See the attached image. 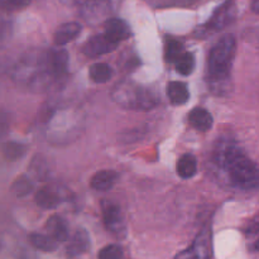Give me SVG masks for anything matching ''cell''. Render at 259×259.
I'll list each match as a JSON object with an SVG mask.
<instances>
[{
  "mask_svg": "<svg viewBox=\"0 0 259 259\" xmlns=\"http://www.w3.org/2000/svg\"><path fill=\"white\" fill-rule=\"evenodd\" d=\"M215 161L228 175L234 187L240 190L259 189V163L252 161L235 143H222L215 152Z\"/></svg>",
  "mask_w": 259,
  "mask_h": 259,
  "instance_id": "1",
  "label": "cell"
},
{
  "mask_svg": "<svg viewBox=\"0 0 259 259\" xmlns=\"http://www.w3.org/2000/svg\"><path fill=\"white\" fill-rule=\"evenodd\" d=\"M237 42L232 34L220 38L212 47L207 65L210 89L217 94H225L230 82V70L234 61Z\"/></svg>",
  "mask_w": 259,
  "mask_h": 259,
  "instance_id": "2",
  "label": "cell"
},
{
  "mask_svg": "<svg viewBox=\"0 0 259 259\" xmlns=\"http://www.w3.org/2000/svg\"><path fill=\"white\" fill-rule=\"evenodd\" d=\"M111 98L120 106L136 110H149L158 104L153 90L134 82H121L111 91Z\"/></svg>",
  "mask_w": 259,
  "mask_h": 259,
  "instance_id": "3",
  "label": "cell"
},
{
  "mask_svg": "<svg viewBox=\"0 0 259 259\" xmlns=\"http://www.w3.org/2000/svg\"><path fill=\"white\" fill-rule=\"evenodd\" d=\"M101 206H103L104 224L106 229L116 237H124L126 232L125 220L121 214L120 207L110 201H104Z\"/></svg>",
  "mask_w": 259,
  "mask_h": 259,
  "instance_id": "4",
  "label": "cell"
},
{
  "mask_svg": "<svg viewBox=\"0 0 259 259\" xmlns=\"http://www.w3.org/2000/svg\"><path fill=\"white\" fill-rule=\"evenodd\" d=\"M118 45L119 43L111 40L106 34H98L94 35L83 45L82 53L88 57H98V56L114 51L118 47Z\"/></svg>",
  "mask_w": 259,
  "mask_h": 259,
  "instance_id": "5",
  "label": "cell"
},
{
  "mask_svg": "<svg viewBox=\"0 0 259 259\" xmlns=\"http://www.w3.org/2000/svg\"><path fill=\"white\" fill-rule=\"evenodd\" d=\"M235 15V4L234 0H228L225 4H223L217 12L214 13L211 19L209 20L204 29H209L210 32H217L223 29L227 24H229Z\"/></svg>",
  "mask_w": 259,
  "mask_h": 259,
  "instance_id": "6",
  "label": "cell"
},
{
  "mask_svg": "<svg viewBox=\"0 0 259 259\" xmlns=\"http://www.w3.org/2000/svg\"><path fill=\"white\" fill-rule=\"evenodd\" d=\"M104 34L108 35L111 40L119 43L126 39L131 35V28L121 19H109L104 25Z\"/></svg>",
  "mask_w": 259,
  "mask_h": 259,
  "instance_id": "7",
  "label": "cell"
},
{
  "mask_svg": "<svg viewBox=\"0 0 259 259\" xmlns=\"http://www.w3.org/2000/svg\"><path fill=\"white\" fill-rule=\"evenodd\" d=\"M63 196L57 189L43 187L35 194V202L42 209H53L62 202Z\"/></svg>",
  "mask_w": 259,
  "mask_h": 259,
  "instance_id": "8",
  "label": "cell"
},
{
  "mask_svg": "<svg viewBox=\"0 0 259 259\" xmlns=\"http://www.w3.org/2000/svg\"><path fill=\"white\" fill-rule=\"evenodd\" d=\"M47 233L57 242H66L68 239V225L60 215H52L46 224Z\"/></svg>",
  "mask_w": 259,
  "mask_h": 259,
  "instance_id": "9",
  "label": "cell"
},
{
  "mask_svg": "<svg viewBox=\"0 0 259 259\" xmlns=\"http://www.w3.org/2000/svg\"><path fill=\"white\" fill-rule=\"evenodd\" d=\"M90 248V238L85 230L80 229L72 235L70 243L67 245V254L71 257H77V255L86 253Z\"/></svg>",
  "mask_w": 259,
  "mask_h": 259,
  "instance_id": "10",
  "label": "cell"
},
{
  "mask_svg": "<svg viewBox=\"0 0 259 259\" xmlns=\"http://www.w3.org/2000/svg\"><path fill=\"white\" fill-rule=\"evenodd\" d=\"M118 174L115 171L104 169V171H100L94 175L90 185L96 191H108V190H110L115 185V182L118 181Z\"/></svg>",
  "mask_w": 259,
  "mask_h": 259,
  "instance_id": "11",
  "label": "cell"
},
{
  "mask_svg": "<svg viewBox=\"0 0 259 259\" xmlns=\"http://www.w3.org/2000/svg\"><path fill=\"white\" fill-rule=\"evenodd\" d=\"M81 32V25L76 22H68L60 25L55 32V43L57 46L67 45L68 42L75 39Z\"/></svg>",
  "mask_w": 259,
  "mask_h": 259,
  "instance_id": "12",
  "label": "cell"
},
{
  "mask_svg": "<svg viewBox=\"0 0 259 259\" xmlns=\"http://www.w3.org/2000/svg\"><path fill=\"white\" fill-rule=\"evenodd\" d=\"M167 96L174 105H184L190 99L187 85L180 81H172L167 85Z\"/></svg>",
  "mask_w": 259,
  "mask_h": 259,
  "instance_id": "13",
  "label": "cell"
},
{
  "mask_svg": "<svg viewBox=\"0 0 259 259\" xmlns=\"http://www.w3.org/2000/svg\"><path fill=\"white\" fill-rule=\"evenodd\" d=\"M190 124L199 132H207L212 126V116L206 109L195 108L190 113Z\"/></svg>",
  "mask_w": 259,
  "mask_h": 259,
  "instance_id": "14",
  "label": "cell"
},
{
  "mask_svg": "<svg viewBox=\"0 0 259 259\" xmlns=\"http://www.w3.org/2000/svg\"><path fill=\"white\" fill-rule=\"evenodd\" d=\"M29 242L37 249L43 250V252H53V250L57 249L58 242L55 238L51 237L50 234H39V233H32L29 235Z\"/></svg>",
  "mask_w": 259,
  "mask_h": 259,
  "instance_id": "15",
  "label": "cell"
},
{
  "mask_svg": "<svg viewBox=\"0 0 259 259\" xmlns=\"http://www.w3.org/2000/svg\"><path fill=\"white\" fill-rule=\"evenodd\" d=\"M177 174L182 179H191L196 175L197 162L192 154H184L177 162Z\"/></svg>",
  "mask_w": 259,
  "mask_h": 259,
  "instance_id": "16",
  "label": "cell"
},
{
  "mask_svg": "<svg viewBox=\"0 0 259 259\" xmlns=\"http://www.w3.org/2000/svg\"><path fill=\"white\" fill-rule=\"evenodd\" d=\"M113 68L108 63H94L89 70V76L96 83H105L113 77Z\"/></svg>",
  "mask_w": 259,
  "mask_h": 259,
  "instance_id": "17",
  "label": "cell"
},
{
  "mask_svg": "<svg viewBox=\"0 0 259 259\" xmlns=\"http://www.w3.org/2000/svg\"><path fill=\"white\" fill-rule=\"evenodd\" d=\"M27 152V147L18 142H5L2 147V153L5 159L13 162L22 158Z\"/></svg>",
  "mask_w": 259,
  "mask_h": 259,
  "instance_id": "18",
  "label": "cell"
},
{
  "mask_svg": "<svg viewBox=\"0 0 259 259\" xmlns=\"http://www.w3.org/2000/svg\"><path fill=\"white\" fill-rule=\"evenodd\" d=\"M175 65H176V70L179 73H181V75L184 76L191 75L192 71H194L195 68L194 55L190 52H184L179 58H177Z\"/></svg>",
  "mask_w": 259,
  "mask_h": 259,
  "instance_id": "19",
  "label": "cell"
},
{
  "mask_svg": "<svg viewBox=\"0 0 259 259\" xmlns=\"http://www.w3.org/2000/svg\"><path fill=\"white\" fill-rule=\"evenodd\" d=\"M12 192L17 197H24L33 190V182L27 176H19L12 185Z\"/></svg>",
  "mask_w": 259,
  "mask_h": 259,
  "instance_id": "20",
  "label": "cell"
},
{
  "mask_svg": "<svg viewBox=\"0 0 259 259\" xmlns=\"http://www.w3.org/2000/svg\"><path fill=\"white\" fill-rule=\"evenodd\" d=\"M184 47H182L181 42L176 39H169L166 45V52H164V56H166V60L168 62H176L177 58L184 53Z\"/></svg>",
  "mask_w": 259,
  "mask_h": 259,
  "instance_id": "21",
  "label": "cell"
},
{
  "mask_svg": "<svg viewBox=\"0 0 259 259\" xmlns=\"http://www.w3.org/2000/svg\"><path fill=\"white\" fill-rule=\"evenodd\" d=\"M32 0H0V10L5 13L19 12L25 9Z\"/></svg>",
  "mask_w": 259,
  "mask_h": 259,
  "instance_id": "22",
  "label": "cell"
},
{
  "mask_svg": "<svg viewBox=\"0 0 259 259\" xmlns=\"http://www.w3.org/2000/svg\"><path fill=\"white\" fill-rule=\"evenodd\" d=\"M123 249H121V247H119L116 244L108 245V247H105L99 253V258L101 259H119L123 258Z\"/></svg>",
  "mask_w": 259,
  "mask_h": 259,
  "instance_id": "23",
  "label": "cell"
},
{
  "mask_svg": "<svg viewBox=\"0 0 259 259\" xmlns=\"http://www.w3.org/2000/svg\"><path fill=\"white\" fill-rule=\"evenodd\" d=\"M247 238L252 250L259 253V223L250 225L247 230Z\"/></svg>",
  "mask_w": 259,
  "mask_h": 259,
  "instance_id": "24",
  "label": "cell"
},
{
  "mask_svg": "<svg viewBox=\"0 0 259 259\" xmlns=\"http://www.w3.org/2000/svg\"><path fill=\"white\" fill-rule=\"evenodd\" d=\"M63 2L68 3V4H75L78 7L83 8V9H94L96 7H100L103 4L104 0H63Z\"/></svg>",
  "mask_w": 259,
  "mask_h": 259,
  "instance_id": "25",
  "label": "cell"
},
{
  "mask_svg": "<svg viewBox=\"0 0 259 259\" xmlns=\"http://www.w3.org/2000/svg\"><path fill=\"white\" fill-rule=\"evenodd\" d=\"M8 129V124H7V118H5L3 114H0V136L4 134Z\"/></svg>",
  "mask_w": 259,
  "mask_h": 259,
  "instance_id": "26",
  "label": "cell"
},
{
  "mask_svg": "<svg viewBox=\"0 0 259 259\" xmlns=\"http://www.w3.org/2000/svg\"><path fill=\"white\" fill-rule=\"evenodd\" d=\"M252 9L254 13H259V0H253Z\"/></svg>",
  "mask_w": 259,
  "mask_h": 259,
  "instance_id": "27",
  "label": "cell"
}]
</instances>
